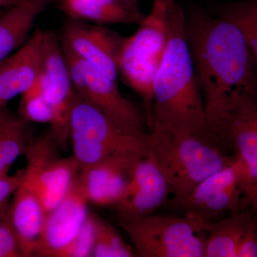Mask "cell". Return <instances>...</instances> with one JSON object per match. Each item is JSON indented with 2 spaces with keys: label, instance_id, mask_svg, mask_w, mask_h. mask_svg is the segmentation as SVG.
I'll list each match as a JSON object with an SVG mask.
<instances>
[{
  "label": "cell",
  "instance_id": "6da1fadb",
  "mask_svg": "<svg viewBox=\"0 0 257 257\" xmlns=\"http://www.w3.org/2000/svg\"><path fill=\"white\" fill-rule=\"evenodd\" d=\"M186 32L210 130L236 99L257 96V68L239 28L204 10L186 16Z\"/></svg>",
  "mask_w": 257,
  "mask_h": 257
},
{
  "label": "cell",
  "instance_id": "7a4b0ae2",
  "mask_svg": "<svg viewBox=\"0 0 257 257\" xmlns=\"http://www.w3.org/2000/svg\"><path fill=\"white\" fill-rule=\"evenodd\" d=\"M167 30L168 43L154 79L147 126L151 132L162 130L217 144L206 124L204 98L186 32V15L175 0L169 1Z\"/></svg>",
  "mask_w": 257,
  "mask_h": 257
},
{
  "label": "cell",
  "instance_id": "3957f363",
  "mask_svg": "<svg viewBox=\"0 0 257 257\" xmlns=\"http://www.w3.org/2000/svg\"><path fill=\"white\" fill-rule=\"evenodd\" d=\"M149 153L165 175L173 197L183 198L208 177L231 165L236 155L226 156L217 144L162 130L151 132Z\"/></svg>",
  "mask_w": 257,
  "mask_h": 257
},
{
  "label": "cell",
  "instance_id": "277c9868",
  "mask_svg": "<svg viewBox=\"0 0 257 257\" xmlns=\"http://www.w3.org/2000/svg\"><path fill=\"white\" fill-rule=\"evenodd\" d=\"M69 138L80 170L119 154L147 155L150 134L139 135L116 124L75 92Z\"/></svg>",
  "mask_w": 257,
  "mask_h": 257
},
{
  "label": "cell",
  "instance_id": "5b68a950",
  "mask_svg": "<svg viewBox=\"0 0 257 257\" xmlns=\"http://www.w3.org/2000/svg\"><path fill=\"white\" fill-rule=\"evenodd\" d=\"M169 1L153 0L150 14L140 22L133 35L125 37L118 58L119 72L143 98L147 121L151 111L154 79L168 43Z\"/></svg>",
  "mask_w": 257,
  "mask_h": 257
},
{
  "label": "cell",
  "instance_id": "8992f818",
  "mask_svg": "<svg viewBox=\"0 0 257 257\" xmlns=\"http://www.w3.org/2000/svg\"><path fill=\"white\" fill-rule=\"evenodd\" d=\"M207 224L187 216L150 214L119 225L133 241L137 256L204 257Z\"/></svg>",
  "mask_w": 257,
  "mask_h": 257
},
{
  "label": "cell",
  "instance_id": "52a82bcc",
  "mask_svg": "<svg viewBox=\"0 0 257 257\" xmlns=\"http://www.w3.org/2000/svg\"><path fill=\"white\" fill-rule=\"evenodd\" d=\"M248 183L246 167L236 156L231 165L204 179L188 195L168 199L163 206L203 222H214L240 210Z\"/></svg>",
  "mask_w": 257,
  "mask_h": 257
},
{
  "label": "cell",
  "instance_id": "ba28073f",
  "mask_svg": "<svg viewBox=\"0 0 257 257\" xmlns=\"http://www.w3.org/2000/svg\"><path fill=\"white\" fill-rule=\"evenodd\" d=\"M50 133L33 137L26 151L23 180L37 194L45 215L53 210L68 192L80 167L74 156L62 157Z\"/></svg>",
  "mask_w": 257,
  "mask_h": 257
},
{
  "label": "cell",
  "instance_id": "9c48e42d",
  "mask_svg": "<svg viewBox=\"0 0 257 257\" xmlns=\"http://www.w3.org/2000/svg\"><path fill=\"white\" fill-rule=\"evenodd\" d=\"M62 47V46H61ZM75 92L121 128L143 135L146 116L121 95L118 83L104 72L62 47Z\"/></svg>",
  "mask_w": 257,
  "mask_h": 257
},
{
  "label": "cell",
  "instance_id": "30bf717a",
  "mask_svg": "<svg viewBox=\"0 0 257 257\" xmlns=\"http://www.w3.org/2000/svg\"><path fill=\"white\" fill-rule=\"evenodd\" d=\"M42 50L44 94L55 115V123L49 133L59 147L64 149L69 138V121L75 90L55 32L45 30Z\"/></svg>",
  "mask_w": 257,
  "mask_h": 257
},
{
  "label": "cell",
  "instance_id": "8fae6325",
  "mask_svg": "<svg viewBox=\"0 0 257 257\" xmlns=\"http://www.w3.org/2000/svg\"><path fill=\"white\" fill-rule=\"evenodd\" d=\"M210 133L218 146L234 152L246 167L249 184H257V96L235 101Z\"/></svg>",
  "mask_w": 257,
  "mask_h": 257
},
{
  "label": "cell",
  "instance_id": "7c38bea8",
  "mask_svg": "<svg viewBox=\"0 0 257 257\" xmlns=\"http://www.w3.org/2000/svg\"><path fill=\"white\" fill-rule=\"evenodd\" d=\"M171 194L165 175L150 153L134 168L122 196L114 206L118 224L131 222L153 214Z\"/></svg>",
  "mask_w": 257,
  "mask_h": 257
},
{
  "label": "cell",
  "instance_id": "4fadbf2b",
  "mask_svg": "<svg viewBox=\"0 0 257 257\" xmlns=\"http://www.w3.org/2000/svg\"><path fill=\"white\" fill-rule=\"evenodd\" d=\"M125 37L103 27L79 20L67 22L62 31V45L117 82L118 58Z\"/></svg>",
  "mask_w": 257,
  "mask_h": 257
},
{
  "label": "cell",
  "instance_id": "5bb4252c",
  "mask_svg": "<svg viewBox=\"0 0 257 257\" xmlns=\"http://www.w3.org/2000/svg\"><path fill=\"white\" fill-rule=\"evenodd\" d=\"M79 172L64 199L45 217L34 256L57 257L87 219L89 201Z\"/></svg>",
  "mask_w": 257,
  "mask_h": 257
},
{
  "label": "cell",
  "instance_id": "9a60e30c",
  "mask_svg": "<svg viewBox=\"0 0 257 257\" xmlns=\"http://www.w3.org/2000/svg\"><path fill=\"white\" fill-rule=\"evenodd\" d=\"M143 157L119 154L80 170L79 175L89 202L101 207H114L131 179L135 165Z\"/></svg>",
  "mask_w": 257,
  "mask_h": 257
},
{
  "label": "cell",
  "instance_id": "2e32d148",
  "mask_svg": "<svg viewBox=\"0 0 257 257\" xmlns=\"http://www.w3.org/2000/svg\"><path fill=\"white\" fill-rule=\"evenodd\" d=\"M45 33L37 28L15 53L0 62V109L28 91L41 74Z\"/></svg>",
  "mask_w": 257,
  "mask_h": 257
},
{
  "label": "cell",
  "instance_id": "e0dca14e",
  "mask_svg": "<svg viewBox=\"0 0 257 257\" xmlns=\"http://www.w3.org/2000/svg\"><path fill=\"white\" fill-rule=\"evenodd\" d=\"M7 212L23 256H34L46 215L37 194L23 179Z\"/></svg>",
  "mask_w": 257,
  "mask_h": 257
},
{
  "label": "cell",
  "instance_id": "ac0fdd59",
  "mask_svg": "<svg viewBox=\"0 0 257 257\" xmlns=\"http://www.w3.org/2000/svg\"><path fill=\"white\" fill-rule=\"evenodd\" d=\"M52 0H19L0 13V62L29 40L38 15Z\"/></svg>",
  "mask_w": 257,
  "mask_h": 257
},
{
  "label": "cell",
  "instance_id": "d6986e66",
  "mask_svg": "<svg viewBox=\"0 0 257 257\" xmlns=\"http://www.w3.org/2000/svg\"><path fill=\"white\" fill-rule=\"evenodd\" d=\"M253 208H245L228 217L207 223L204 257H237L238 248Z\"/></svg>",
  "mask_w": 257,
  "mask_h": 257
},
{
  "label": "cell",
  "instance_id": "ffe728a7",
  "mask_svg": "<svg viewBox=\"0 0 257 257\" xmlns=\"http://www.w3.org/2000/svg\"><path fill=\"white\" fill-rule=\"evenodd\" d=\"M62 9L73 20L100 25L140 24L145 17L126 9L116 0H64Z\"/></svg>",
  "mask_w": 257,
  "mask_h": 257
},
{
  "label": "cell",
  "instance_id": "44dd1931",
  "mask_svg": "<svg viewBox=\"0 0 257 257\" xmlns=\"http://www.w3.org/2000/svg\"><path fill=\"white\" fill-rule=\"evenodd\" d=\"M30 123L7 106L0 109V176L8 175L15 161L25 155L34 137Z\"/></svg>",
  "mask_w": 257,
  "mask_h": 257
},
{
  "label": "cell",
  "instance_id": "7402d4cb",
  "mask_svg": "<svg viewBox=\"0 0 257 257\" xmlns=\"http://www.w3.org/2000/svg\"><path fill=\"white\" fill-rule=\"evenodd\" d=\"M214 9L216 16L239 28L251 51L257 68V0L217 3Z\"/></svg>",
  "mask_w": 257,
  "mask_h": 257
},
{
  "label": "cell",
  "instance_id": "603a6c76",
  "mask_svg": "<svg viewBox=\"0 0 257 257\" xmlns=\"http://www.w3.org/2000/svg\"><path fill=\"white\" fill-rule=\"evenodd\" d=\"M95 230V242L92 256H137L135 249L126 244L113 225L100 216L91 213Z\"/></svg>",
  "mask_w": 257,
  "mask_h": 257
},
{
  "label": "cell",
  "instance_id": "cb8c5ba5",
  "mask_svg": "<svg viewBox=\"0 0 257 257\" xmlns=\"http://www.w3.org/2000/svg\"><path fill=\"white\" fill-rule=\"evenodd\" d=\"M19 116L29 122L49 124L50 126L55 123V112L44 94L42 73L33 85L22 94Z\"/></svg>",
  "mask_w": 257,
  "mask_h": 257
},
{
  "label": "cell",
  "instance_id": "d4e9b609",
  "mask_svg": "<svg viewBox=\"0 0 257 257\" xmlns=\"http://www.w3.org/2000/svg\"><path fill=\"white\" fill-rule=\"evenodd\" d=\"M95 242V230L92 214L89 213L79 232L57 257L92 256Z\"/></svg>",
  "mask_w": 257,
  "mask_h": 257
},
{
  "label": "cell",
  "instance_id": "484cf974",
  "mask_svg": "<svg viewBox=\"0 0 257 257\" xmlns=\"http://www.w3.org/2000/svg\"><path fill=\"white\" fill-rule=\"evenodd\" d=\"M7 211L0 217V257L23 256L18 236Z\"/></svg>",
  "mask_w": 257,
  "mask_h": 257
},
{
  "label": "cell",
  "instance_id": "4316f807",
  "mask_svg": "<svg viewBox=\"0 0 257 257\" xmlns=\"http://www.w3.org/2000/svg\"><path fill=\"white\" fill-rule=\"evenodd\" d=\"M237 257H257V215L254 210L240 241Z\"/></svg>",
  "mask_w": 257,
  "mask_h": 257
},
{
  "label": "cell",
  "instance_id": "83f0119b",
  "mask_svg": "<svg viewBox=\"0 0 257 257\" xmlns=\"http://www.w3.org/2000/svg\"><path fill=\"white\" fill-rule=\"evenodd\" d=\"M24 169L18 170L14 175L0 176V217L8 210V201L14 194L23 179Z\"/></svg>",
  "mask_w": 257,
  "mask_h": 257
},
{
  "label": "cell",
  "instance_id": "f1b7e54d",
  "mask_svg": "<svg viewBox=\"0 0 257 257\" xmlns=\"http://www.w3.org/2000/svg\"><path fill=\"white\" fill-rule=\"evenodd\" d=\"M245 197L257 215V184L248 183L245 189Z\"/></svg>",
  "mask_w": 257,
  "mask_h": 257
},
{
  "label": "cell",
  "instance_id": "f546056e",
  "mask_svg": "<svg viewBox=\"0 0 257 257\" xmlns=\"http://www.w3.org/2000/svg\"><path fill=\"white\" fill-rule=\"evenodd\" d=\"M126 9L138 14H143L139 9L138 0H116Z\"/></svg>",
  "mask_w": 257,
  "mask_h": 257
},
{
  "label": "cell",
  "instance_id": "4dcf8cb0",
  "mask_svg": "<svg viewBox=\"0 0 257 257\" xmlns=\"http://www.w3.org/2000/svg\"><path fill=\"white\" fill-rule=\"evenodd\" d=\"M18 1L19 0H0V8H10Z\"/></svg>",
  "mask_w": 257,
  "mask_h": 257
},
{
  "label": "cell",
  "instance_id": "1f68e13d",
  "mask_svg": "<svg viewBox=\"0 0 257 257\" xmlns=\"http://www.w3.org/2000/svg\"><path fill=\"white\" fill-rule=\"evenodd\" d=\"M1 12H2V10H0V13H1Z\"/></svg>",
  "mask_w": 257,
  "mask_h": 257
}]
</instances>
